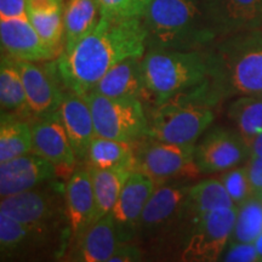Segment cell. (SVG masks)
I'll use <instances>...</instances> for the list:
<instances>
[{"mask_svg": "<svg viewBox=\"0 0 262 262\" xmlns=\"http://www.w3.org/2000/svg\"><path fill=\"white\" fill-rule=\"evenodd\" d=\"M146 51L147 31L142 18L101 15L96 27L57 58V73L66 90L83 96L117 63L130 57H143Z\"/></svg>", "mask_w": 262, "mask_h": 262, "instance_id": "cell-1", "label": "cell"}, {"mask_svg": "<svg viewBox=\"0 0 262 262\" xmlns=\"http://www.w3.org/2000/svg\"><path fill=\"white\" fill-rule=\"evenodd\" d=\"M205 52L208 83L219 103L262 95V28L217 38Z\"/></svg>", "mask_w": 262, "mask_h": 262, "instance_id": "cell-2", "label": "cell"}, {"mask_svg": "<svg viewBox=\"0 0 262 262\" xmlns=\"http://www.w3.org/2000/svg\"><path fill=\"white\" fill-rule=\"evenodd\" d=\"M142 22L147 50H203L217 39L201 0H149Z\"/></svg>", "mask_w": 262, "mask_h": 262, "instance_id": "cell-3", "label": "cell"}, {"mask_svg": "<svg viewBox=\"0 0 262 262\" xmlns=\"http://www.w3.org/2000/svg\"><path fill=\"white\" fill-rule=\"evenodd\" d=\"M217 100L208 80L153 107L148 137L170 143H195L215 119Z\"/></svg>", "mask_w": 262, "mask_h": 262, "instance_id": "cell-4", "label": "cell"}, {"mask_svg": "<svg viewBox=\"0 0 262 262\" xmlns=\"http://www.w3.org/2000/svg\"><path fill=\"white\" fill-rule=\"evenodd\" d=\"M208 58L203 50H147L142 57L145 103L153 107L208 80Z\"/></svg>", "mask_w": 262, "mask_h": 262, "instance_id": "cell-5", "label": "cell"}, {"mask_svg": "<svg viewBox=\"0 0 262 262\" xmlns=\"http://www.w3.org/2000/svg\"><path fill=\"white\" fill-rule=\"evenodd\" d=\"M52 182V181H50ZM50 182L29 191L6 196L0 203V212H4L39 233L54 241L58 233H68V225L63 192Z\"/></svg>", "mask_w": 262, "mask_h": 262, "instance_id": "cell-6", "label": "cell"}, {"mask_svg": "<svg viewBox=\"0 0 262 262\" xmlns=\"http://www.w3.org/2000/svg\"><path fill=\"white\" fill-rule=\"evenodd\" d=\"M83 97L90 107L97 136L131 142L148 136V117L137 98L108 97L95 91Z\"/></svg>", "mask_w": 262, "mask_h": 262, "instance_id": "cell-7", "label": "cell"}, {"mask_svg": "<svg viewBox=\"0 0 262 262\" xmlns=\"http://www.w3.org/2000/svg\"><path fill=\"white\" fill-rule=\"evenodd\" d=\"M146 139V137H145ZM136 141L135 170L155 180L157 185L193 180L201 176L194 162L195 143H170L155 139Z\"/></svg>", "mask_w": 262, "mask_h": 262, "instance_id": "cell-8", "label": "cell"}, {"mask_svg": "<svg viewBox=\"0 0 262 262\" xmlns=\"http://www.w3.org/2000/svg\"><path fill=\"white\" fill-rule=\"evenodd\" d=\"M237 208L219 209L193 219L183 238L180 260L212 262L220 260L231 241Z\"/></svg>", "mask_w": 262, "mask_h": 262, "instance_id": "cell-9", "label": "cell"}, {"mask_svg": "<svg viewBox=\"0 0 262 262\" xmlns=\"http://www.w3.org/2000/svg\"><path fill=\"white\" fill-rule=\"evenodd\" d=\"M191 187V183L185 181L157 186L141 214L137 235L146 242L155 241L192 220L186 210V199Z\"/></svg>", "mask_w": 262, "mask_h": 262, "instance_id": "cell-10", "label": "cell"}, {"mask_svg": "<svg viewBox=\"0 0 262 262\" xmlns=\"http://www.w3.org/2000/svg\"><path fill=\"white\" fill-rule=\"evenodd\" d=\"M249 157V146L234 127L206 130L194 148V162L201 176L227 171L247 162Z\"/></svg>", "mask_w": 262, "mask_h": 262, "instance_id": "cell-11", "label": "cell"}, {"mask_svg": "<svg viewBox=\"0 0 262 262\" xmlns=\"http://www.w3.org/2000/svg\"><path fill=\"white\" fill-rule=\"evenodd\" d=\"M32 114L47 116L58 111L67 90L58 77L56 60L47 62L17 61Z\"/></svg>", "mask_w": 262, "mask_h": 262, "instance_id": "cell-12", "label": "cell"}, {"mask_svg": "<svg viewBox=\"0 0 262 262\" xmlns=\"http://www.w3.org/2000/svg\"><path fill=\"white\" fill-rule=\"evenodd\" d=\"M32 129V152L54 164L57 173L64 171L71 173L77 168L78 159L72 148L70 137L62 122L60 112L37 117V120L31 124Z\"/></svg>", "mask_w": 262, "mask_h": 262, "instance_id": "cell-13", "label": "cell"}, {"mask_svg": "<svg viewBox=\"0 0 262 262\" xmlns=\"http://www.w3.org/2000/svg\"><path fill=\"white\" fill-rule=\"evenodd\" d=\"M216 38L262 28V0H201Z\"/></svg>", "mask_w": 262, "mask_h": 262, "instance_id": "cell-14", "label": "cell"}, {"mask_svg": "<svg viewBox=\"0 0 262 262\" xmlns=\"http://www.w3.org/2000/svg\"><path fill=\"white\" fill-rule=\"evenodd\" d=\"M157 182L143 172L134 171L127 178L119 198L110 212L116 221L120 241L123 243L131 242L137 235V226L143 209L153 192Z\"/></svg>", "mask_w": 262, "mask_h": 262, "instance_id": "cell-15", "label": "cell"}, {"mask_svg": "<svg viewBox=\"0 0 262 262\" xmlns=\"http://www.w3.org/2000/svg\"><path fill=\"white\" fill-rule=\"evenodd\" d=\"M58 176L54 164L31 152L17 158L0 163V196L18 194L44 183L54 181Z\"/></svg>", "mask_w": 262, "mask_h": 262, "instance_id": "cell-16", "label": "cell"}, {"mask_svg": "<svg viewBox=\"0 0 262 262\" xmlns=\"http://www.w3.org/2000/svg\"><path fill=\"white\" fill-rule=\"evenodd\" d=\"M3 52L17 61L47 62L60 57L42 40L28 17L0 19Z\"/></svg>", "mask_w": 262, "mask_h": 262, "instance_id": "cell-17", "label": "cell"}, {"mask_svg": "<svg viewBox=\"0 0 262 262\" xmlns=\"http://www.w3.org/2000/svg\"><path fill=\"white\" fill-rule=\"evenodd\" d=\"M113 216L108 214L68 244L64 260L74 262H108L122 244Z\"/></svg>", "mask_w": 262, "mask_h": 262, "instance_id": "cell-18", "label": "cell"}, {"mask_svg": "<svg viewBox=\"0 0 262 262\" xmlns=\"http://www.w3.org/2000/svg\"><path fill=\"white\" fill-rule=\"evenodd\" d=\"M64 204L70 242L95 222V195L88 166H77L64 186Z\"/></svg>", "mask_w": 262, "mask_h": 262, "instance_id": "cell-19", "label": "cell"}, {"mask_svg": "<svg viewBox=\"0 0 262 262\" xmlns=\"http://www.w3.org/2000/svg\"><path fill=\"white\" fill-rule=\"evenodd\" d=\"M58 112L78 162L85 163L91 142L96 136L89 104L83 96L67 91Z\"/></svg>", "mask_w": 262, "mask_h": 262, "instance_id": "cell-20", "label": "cell"}, {"mask_svg": "<svg viewBox=\"0 0 262 262\" xmlns=\"http://www.w3.org/2000/svg\"><path fill=\"white\" fill-rule=\"evenodd\" d=\"M91 91L108 97L137 98L145 103L142 57L126 58L111 68Z\"/></svg>", "mask_w": 262, "mask_h": 262, "instance_id": "cell-21", "label": "cell"}, {"mask_svg": "<svg viewBox=\"0 0 262 262\" xmlns=\"http://www.w3.org/2000/svg\"><path fill=\"white\" fill-rule=\"evenodd\" d=\"M95 195V222L112 211L119 198L124 183L135 171V157L114 168L101 169L88 165Z\"/></svg>", "mask_w": 262, "mask_h": 262, "instance_id": "cell-22", "label": "cell"}, {"mask_svg": "<svg viewBox=\"0 0 262 262\" xmlns=\"http://www.w3.org/2000/svg\"><path fill=\"white\" fill-rule=\"evenodd\" d=\"M50 242V238L39 233L17 219L0 212V253L3 261L32 256Z\"/></svg>", "mask_w": 262, "mask_h": 262, "instance_id": "cell-23", "label": "cell"}, {"mask_svg": "<svg viewBox=\"0 0 262 262\" xmlns=\"http://www.w3.org/2000/svg\"><path fill=\"white\" fill-rule=\"evenodd\" d=\"M101 11L96 0H67L63 9L64 51H71L96 27Z\"/></svg>", "mask_w": 262, "mask_h": 262, "instance_id": "cell-24", "label": "cell"}, {"mask_svg": "<svg viewBox=\"0 0 262 262\" xmlns=\"http://www.w3.org/2000/svg\"><path fill=\"white\" fill-rule=\"evenodd\" d=\"M0 106L2 113H11L16 116L31 113L16 60L4 52L0 64Z\"/></svg>", "mask_w": 262, "mask_h": 262, "instance_id": "cell-25", "label": "cell"}, {"mask_svg": "<svg viewBox=\"0 0 262 262\" xmlns=\"http://www.w3.org/2000/svg\"><path fill=\"white\" fill-rule=\"evenodd\" d=\"M227 117L248 146L262 131V95L238 96L229 101Z\"/></svg>", "mask_w": 262, "mask_h": 262, "instance_id": "cell-26", "label": "cell"}, {"mask_svg": "<svg viewBox=\"0 0 262 262\" xmlns=\"http://www.w3.org/2000/svg\"><path fill=\"white\" fill-rule=\"evenodd\" d=\"M237 208L220 179H208L192 185L186 199V210L193 219L219 209Z\"/></svg>", "mask_w": 262, "mask_h": 262, "instance_id": "cell-27", "label": "cell"}, {"mask_svg": "<svg viewBox=\"0 0 262 262\" xmlns=\"http://www.w3.org/2000/svg\"><path fill=\"white\" fill-rule=\"evenodd\" d=\"M33 149L31 124L16 114L2 113L0 123V163L31 153Z\"/></svg>", "mask_w": 262, "mask_h": 262, "instance_id": "cell-28", "label": "cell"}, {"mask_svg": "<svg viewBox=\"0 0 262 262\" xmlns=\"http://www.w3.org/2000/svg\"><path fill=\"white\" fill-rule=\"evenodd\" d=\"M136 141H120L95 136L88 152L85 164L101 169L114 168L135 157Z\"/></svg>", "mask_w": 262, "mask_h": 262, "instance_id": "cell-29", "label": "cell"}, {"mask_svg": "<svg viewBox=\"0 0 262 262\" xmlns=\"http://www.w3.org/2000/svg\"><path fill=\"white\" fill-rule=\"evenodd\" d=\"M64 5L52 8H27V16L42 40L61 56L64 51Z\"/></svg>", "mask_w": 262, "mask_h": 262, "instance_id": "cell-30", "label": "cell"}, {"mask_svg": "<svg viewBox=\"0 0 262 262\" xmlns=\"http://www.w3.org/2000/svg\"><path fill=\"white\" fill-rule=\"evenodd\" d=\"M262 233V198L251 195L237 208V216L229 242L253 243Z\"/></svg>", "mask_w": 262, "mask_h": 262, "instance_id": "cell-31", "label": "cell"}, {"mask_svg": "<svg viewBox=\"0 0 262 262\" xmlns=\"http://www.w3.org/2000/svg\"><path fill=\"white\" fill-rule=\"evenodd\" d=\"M219 179L225 186L226 191L237 208L241 204H243L248 198L254 195L245 164L243 165L241 164V165L234 166L227 171H224Z\"/></svg>", "mask_w": 262, "mask_h": 262, "instance_id": "cell-32", "label": "cell"}, {"mask_svg": "<svg viewBox=\"0 0 262 262\" xmlns=\"http://www.w3.org/2000/svg\"><path fill=\"white\" fill-rule=\"evenodd\" d=\"M149 0H96L101 15L116 18H142Z\"/></svg>", "mask_w": 262, "mask_h": 262, "instance_id": "cell-33", "label": "cell"}, {"mask_svg": "<svg viewBox=\"0 0 262 262\" xmlns=\"http://www.w3.org/2000/svg\"><path fill=\"white\" fill-rule=\"evenodd\" d=\"M220 260L227 262H257L260 261V257L254 243L229 242Z\"/></svg>", "mask_w": 262, "mask_h": 262, "instance_id": "cell-34", "label": "cell"}, {"mask_svg": "<svg viewBox=\"0 0 262 262\" xmlns=\"http://www.w3.org/2000/svg\"><path fill=\"white\" fill-rule=\"evenodd\" d=\"M254 195L262 194V157L250 156L245 162Z\"/></svg>", "mask_w": 262, "mask_h": 262, "instance_id": "cell-35", "label": "cell"}, {"mask_svg": "<svg viewBox=\"0 0 262 262\" xmlns=\"http://www.w3.org/2000/svg\"><path fill=\"white\" fill-rule=\"evenodd\" d=\"M142 258V250L137 245L127 242V243H122L116 249L108 262H137Z\"/></svg>", "mask_w": 262, "mask_h": 262, "instance_id": "cell-36", "label": "cell"}, {"mask_svg": "<svg viewBox=\"0 0 262 262\" xmlns=\"http://www.w3.org/2000/svg\"><path fill=\"white\" fill-rule=\"evenodd\" d=\"M27 16V0H0V19Z\"/></svg>", "mask_w": 262, "mask_h": 262, "instance_id": "cell-37", "label": "cell"}, {"mask_svg": "<svg viewBox=\"0 0 262 262\" xmlns=\"http://www.w3.org/2000/svg\"><path fill=\"white\" fill-rule=\"evenodd\" d=\"M250 156L262 157V131L253 140V142L249 146Z\"/></svg>", "mask_w": 262, "mask_h": 262, "instance_id": "cell-38", "label": "cell"}, {"mask_svg": "<svg viewBox=\"0 0 262 262\" xmlns=\"http://www.w3.org/2000/svg\"><path fill=\"white\" fill-rule=\"evenodd\" d=\"M255 248H256V251L258 254V257H260V261L262 262V233L258 235V237L253 242Z\"/></svg>", "mask_w": 262, "mask_h": 262, "instance_id": "cell-39", "label": "cell"}, {"mask_svg": "<svg viewBox=\"0 0 262 262\" xmlns=\"http://www.w3.org/2000/svg\"><path fill=\"white\" fill-rule=\"evenodd\" d=\"M258 196H261V198H262V194H261V195H258Z\"/></svg>", "mask_w": 262, "mask_h": 262, "instance_id": "cell-40", "label": "cell"}]
</instances>
